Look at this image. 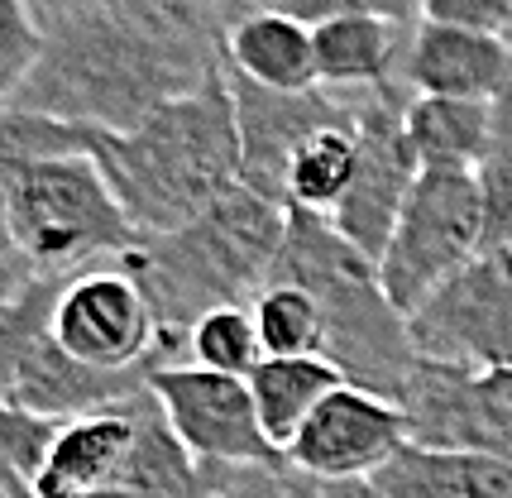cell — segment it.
<instances>
[{"mask_svg":"<svg viewBox=\"0 0 512 498\" xmlns=\"http://www.w3.org/2000/svg\"><path fill=\"white\" fill-rule=\"evenodd\" d=\"M508 44H512V34H508Z\"/></svg>","mask_w":512,"mask_h":498,"instance_id":"cell-38","label":"cell"},{"mask_svg":"<svg viewBox=\"0 0 512 498\" xmlns=\"http://www.w3.org/2000/svg\"><path fill=\"white\" fill-rule=\"evenodd\" d=\"M407 331L426 360L512 369V245L479 249L407 317Z\"/></svg>","mask_w":512,"mask_h":498,"instance_id":"cell-7","label":"cell"},{"mask_svg":"<svg viewBox=\"0 0 512 498\" xmlns=\"http://www.w3.org/2000/svg\"><path fill=\"white\" fill-rule=\"evenodd\" d=\"M292 465H211L206 498H288Z\"/></svg>","mask_w":512,"mask_h":498,"instance_id":"cell-31","label":"cell"},{"mask_svg":"<svg viewBox=\"0 0 512 498\" xmlns=\"http://www.w3.org/2000/svg\"><path fill=\"white\" fill-rule=\"evenodd\" d=\"M230 101H235V125H240V154H245V187L268 202L288 206V163L292 154L316 135L355 120L364 96H335L326 87L312 91H273L259 87L240 72H230Z\"/></svg>","mask_w":512,"mask_h":498,"instance_id":"cell-12","label":"cell"},{"mask_svg":"<svg viewBox=\"0 0 512 498\" xmlns=\"http://www.w3.org/2000/svg\"><path fill=\"white\" fill-rule=\"evenodd\" d=\"M225 29L197 0H106L48 24L44 63L15 106L101 135L139 130L225 68Z\"/></svg>","mask_w":512,"mask_h":498,"instance_id":"cell-1","label":"cell"},{"mask_svg":"<svg viewBox=\"0 0 512 498\" xmlns=\"http://www.w3.org/2000/svg\"><path fill=\"white\" fill-rule=\"evenodd\" d=\"M273 278L297 283L321 302V317H326L321 360H331L345 374V384L398 403L402 379L417 360V345H412L407 317L383 293L379 264L364 259L326 216L288 211V240H283Z\"/></svg>","mask_w":512,"mask_h":498,"instance_id":"cell-4","label":"cell"},{"mask_svg":"<svg viewBox=\"0 0 512 498\" xmlns=\"http://www.w3.org/2000/svg\"><path fill=\"white\" fill-rule=\"evenodd\" d=\"M87 154L144 240L192 226L206 206H216L225 192L245 182L240 125L225 68L201 91L149 115L139 130L125 135L87 130Z\"/></svg>","mask_w":512,"mask_h":498,"instance_id":"cell-2","label":"cell"},{"mask_svg":"<svg viewBox=\"0 0 512 498\" xmlns=\"http://www.w3.org/2000/svg\"><path fill=\"white\" fill-rule=\"evenodd\" d=\"M484 197V245H512V91L493 101L489 149L474 168Z\"/></svg>","mask_w":512,"mask_h":498,"instance_id":"cell-27","label":"cell"},{"mask_svg":"<svg viewBox=\"0 0 512 498\" xmlns=\"http://www.w3.org/2000/svg\"><path fill=\"white\" fill-rule=\"evenodd\" d=\"M53 340L82 364L111 374L158 364L154 307L120 259L67 278L53 307Z\"/></svg>","mask_w":512,"mask_h":498,"instance_id":"cell-11","label":"cell"},{"mask_svg":"<svg viewBox=\"0 0 512 498\" xmlns=\"http://www.w3.org/2000/svg\"><path fill=\"white\" fill-rule=\"evenodd\" d=\"M402 446H407V422L398 403L369 388L340 384L297 431V441L288 446V465L316 484L374 479Z\"/></svg>","mask_w":512,"mask_h":498,"instance_id":"cell-13","label":"cell"},{"mask_svg":"<svg viewBox=\"0 0 512 498\" xmlns=\"http://www.w3.org/2000/svg\"><path fill=\"white\" fill-rule=\"evenodd\" d=\"M144 388H149V369H130V374L91 369L77 355H67L63 345L53 340V326H48L44 336L34 340V350L24 355L5 403H20V408L53 417V422H77V417L130 403L134 393H144Z\"/></svg>","mask_w":512,"mask_h":498,"instance_id":"cell-15","label":"cell"},{"mask_svg":"<svg viewBox=\"0 0 512 498\" xmlns=\"http://www.w3.org/2000/svg\"><path fill=\"white\" fill-rule=\"evenodd\" d=\"M149 393V388H144ZM106 412H91L77 422H63L44 475L34 484V498H106L125 475L139 441V398Z\"/></svg>","mask_w":512,"mask_h":498,"instance_id":"cell-16","label":"cell"},{"mask_svg":"<svg viewBox=\"0 0 512 498\" xmlns=\"http://www.w3.org/2000/svg\"><path fill=\"white\" fill-rule=\"evenodd\" d=\"M288 498H321V484H316V479H307V475H297V470H292Z\"/></svg>","mask_w":512,"mask_h":498,"instance_id":"cell-36","label":"cell"},{"mask_svg":"<svg viewBox=\"0 0 512 498\" xmlns=\"http://www.w3.org/2000/svg\"><path fill=\"white\" fill-rule=\"evenodd\" d=\"M359 163V115L331 130H316L288 163V211H312L326 216L340 206V197L355 182Z\"/></svg>","mask_w":512,"mask_h":498,"instance_id":"cell-22","label":"cell"},{"mask_svg":"<svg viewBox=\"0 0 512 498\" xmlns=\"http://www.w3.org/2000/svg\"><path fill=\"white\" fill-rule=\"evenodd\" d=\"M417 24H393L374 15L316 24V82L326 91H388L402 87L407 39Z\"/></svg>","mask_w":512,"mask_h":498,"instance_id":"cell-17","label":"cell"},{"mask_svg":"<svg viewBox=\"0 0 512 498\" xmlns=\"http://www.w3.org/2000/svg\"><path fill=\"white\" fill-rule=\"evenodd\" d=\"M264 360L268 350L259 340V326H254L249 307H216L187 336V364L216 369V374H230V379H249Z\"/></svg>","mask_w":512,"mask_h":498,"instance_id":"cell-25","label":"cell"},{"mask_svg":"<svg viewBox=\"0 0 512 498\" xmlns=\"http://www.w3.org/2000/svg\"><path fill=\"white\" fill-rule=\"evenodd\" d=\"M0 498H15V494H10V489H0Z\"/></svg>","mask_w":512,"mask_h":498,"instance_id":"cell-37","label":"cell"},{"mask_svg":"<svg viewBox=\"0 0 512 498\" xmlns=\"http://www.w3.org/2000/svg\"><path fill=\"white\" fill-rule=\"evenodd\" d=\"M225 63H230V72L273 91L321 87L312 24L292 20V15H273V10H245L225 29Z\"/></svg>","mask_w":512,"mask_h":498,"instance_id":"cell-18","label":"cell"},{"mask_svg":"<svg viewBox=\"0 0 512 498\" xmlns=\"http://www.w3.org/2000/svg\"><path fill=\"white\" fill-rule=\"evenodd\" d=\"M422 20L508 39L512 34V0H422Z\"/></svg>","mask_w":512,"mask_h":498,"instance_id":"cell-30","label":"cell"},{"mask_svg":"<svg viewBox=\"0 0 512 498\" xmlns=\"http://www.w3.org/2000/svg\"><path fill=\"white\" fill-rule=\"evenodd\" d=\"M407 101H412L407 87H388L364 96V106H359L355 182L331 211V226L374 264L383 259V249H388L393 230H398L402 206H407L412 187L422 178L417 149L407 139V125H402Z\"/></svg>","mask_w":512,"mask_h":498,"instance_id":"cell-9","label":"cell"},{"mask_svg":"<svg viewBox=\"0 0 512 498\" xmlns=\"http://www.w3.org/2000/svg\"><path fill=\"white\" fill-rule=\"evenodd\" d=\"M144 235L91 154L29 163L10 192V249L34 278H77L125 259Z\"/></svg>","mask_w":512,"mask_h":498,"instance_id":"cell-5","label":"cell"},{"mask_svg":"<svg viewBox=\"0 0 512 498\" xmlns=\"http://www.w3.org/2000/svg\"><path fill=\"white\" fill-rule=\"evenodd\" d=\"M254 10H273V15H292L302 24H331L350 20V15H374V20L393 24H422V0H254Z\"/></svg>","mask_w":512,"mask_h":498,"instance_id":"cell-29","label":"cell"},{"mask_svg":"<svg viewBox=\"0 0 512 498\" xmlns=\"http://www.w3.org/2000/svg\"><path fill=\"white\" fill-rule=\"evenodd\" d=\"M48 29L29 0H0V106H15L24 82L44 63Z\"/></svg>","mask_w":512,"mask_h":498,"instance_id":"cell-28","label":"cell"},{"mask_svg":"<svg viewBox=\"0 0 512 498\" xmlns=\"http://www.w3.org/2000/svg\"><path fill=\"white\" fill-rule=\"evenodd\" d=\"M479 249L484 197L474 173H422L379 259V283L402 317H412Z\"/></svg>","mask_w":512,"mask_h":498,"instance_id":"cell-6","label":"cell"},{"mask_svg":"<svg viewBox=\"0 0 512 498\" xmlns=\"http://www.w3.org/2000/svg\"><path fill=\"white\" fill-rule=\"evenodd\" d=\"M197 5H206V10H216L225 24H235L245 10H254V0H197Z\"/></svg>","mask_w":512,"mask_h":498,"instance_id":"cell-35","label":"cell"},{"mask_svg":"<svg viewBox=\"0 0 512 498\" xmlns=\"http://www.w3.org/2000/svg\"><path fill=\"white\" fill-rule=\"evenodd\" d=\"M149 393L168 427L201 465H288V455L273 451L259 427L249 379H230L201 364H154Z\"/></svg>","mask_w":512,"mask_h":498,"instance_id":"cell-10","label":"cell"},{"mask_svg":"<svg viewBox=\"0 0 512 498\" xmlns=\"http://www.w3.org/2000/svg\"><path fill=\"white\" fill-rule=\"evenodd\" d=\"M374 484L383 498H512V460L479 451H431L407 441Z\"/></svg>","mask_w":512,"mask_h":498,"instance_id":"cell-19","label":"cell"},{"mask_svg":"<svg viewBox=\"0 0 512 498\" xmlns=\"http://www.w3.org/2000/svg\"><path fill=\"white\" fill-rule=\"evenodd\" d=\"M58 154H87V130L48 120V115L0 106V259H10V192L29 163L58 159Z\"/></svg>","mask_w":512,"mask_h":498,"instance_id":"cell-23","label":"cell"},{"mask_svg":"<svg viewBox=\"0 0 512 498\" xmlns=\"http://www.w3.org/2000/svg\"><path fill=\"white\" fill-rule=\"evenodd\" d=\"M398 408L407 441L417 446L512 460V369H465L417 355L402 379Z\"/></svg>","mask_w":512,"mask_h":498,"instance_id":"cell-8","label":"cell"},{"mask_svg":"<svg viewBox=\"0 0 512 498\" xmlns=\"http://www.w3.org/2000/svg\"><path fill=\"white\" fill-rule=\"evenodd\" d=\"M340 384H345V374L321 355H268L249 374V393H254V412H259V427L273 441V451L288 455L297 431L307 427V417Z\"/></svg>","mask_w":512,"mask_h":498,"instance_id":"cell-20","label":"cell"},{"mask_svg":"<svg viewBox=\"0 0 512 498\" xmlns=\"http://www.w3.org/2000/svg\"><path fill=\"white\" fill-rule=\"evenodd\" d=\"M29 283H34V273L24 269L15 254H10V259H0V312H5V307H10V302H15Z\"/></svg>","mask_w":512,"mask_h":498,"instance_id":"cell-32","label":"cell"},{"mask_svg":"<svg viewBox=\"0 0 512 498\" xmlns=\"http://www.w3.org/2000/svg\"><path fill=\"white\" fill-rule=\"evenodd\" d=\"M58 431L63 422L0 398V489H10L15 498H34V484L44 475Z\"/></svg>","mask_w":512,"mask_h":498,"instance_id":"cell-26","label":"cell"},{"mask_svg":"<svg viewBox=\"0 0 512 498\" xmlns=\"http://www.w3.org/2000/svg\"><path fill=\"white\" fill-rule=\"evenodd\" d=\"M288 240V206L249 192L245 182L206 206L192 226L149 235L120 259L144 288L158 321V364H178L187 336L216 307H249L273 283Z\"/></svg>","mask_w":512,"mask_h":498,"instance_id":"cell-3","label":"cell"},{"mask_svg":"<svg viewBox=\"0 0 512 498\" xmlns=\"http://www.w3.org/2000/svg\"><path fill=\"white\" fill-rule=\"evenodd\" d=\"M34 5V15L48 24H58V20H72V15H82V10H96V5H106V0H29Z\"/></svg>","mask_w":512,"mask_h":498,"instance_id":"cell-33","label":"cell"},{"mask_svg":"<svg viewBox=\"0 0 512 498\" xmlns=\"http://www.w3.org/2000/svg\"><path fill=\"white\" fill-rule=\"evenodd\" d=\"M402 87L412 96L498 101L503 91H512V44L498 34H474V29L422 20L407 39Z\"/></svg>","mask_w":512,"mask_h":498,"instance_id":"cell-14","label":"cell"},{"mask_svg":"<svg viewBox=\"0 0 512 498\" xmlns=\"http://www.w3.org/2000/svg\"><path fill=\"white\" fill-rule=\"evenodd\" d=\"M321 498H383V489L374 479H335V484H321Z\"/></svg>","mask_w":512,"mask_h":498,"instance_id":"cell-34","label":"cell"},{"mask_svg":"<svg viewBox=\"0 0 512 498\" xmlns=\"http://www.w3.org/2000/svg\"><path fill=\"white\" fill-rule=\"evenodd\" d=\"M259 340L268 355H321L326 350V317L321 302L297 283H268L264 293L249 302Z\"/></svg>","mask_w":512,"mask_h":498,"instance_id":"cell-24","label":"cell"},{"mask_svg":"<svg viewBox=\"0 0 512 498\" xmlns=\"http://www.w3.org/2000/svg\"><path fill=\"white\" fill-rule=\"evenodd\" d=\"M402 125H407L422 173H474L489 149L493 101L412 96L402 111Z\"/></svg>","mask_w":512,"mask_h":498,"instance_id":"cell-21","label":"cell"}]
</instances>
